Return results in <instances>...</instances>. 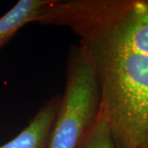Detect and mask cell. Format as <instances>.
<instances>
[{"label": "cell", "mask_w": 148, "mask_h": 148, "mask_svg": "<svg viewBox=\"0 0 148 148\" xmlns=\"http://www.w3.org/2000/svg\"><path fill=\"white\" fill-rule=\"evenodd\" d=\"M60 96L53 95L44 102L24 129L0 148H47Z\"/></svg>", "instance_id": "3"}, {"label": "cell", "mask_w": 148, "mask_h": 148, "mask_svg": "<svg viewBox=\"0 0 148 148\" xmlns=\"http://www.w3.org/2000/svg\"><path fill=\"white\" fill-rule=\"evenodd\" d=\"M77 148H119L113 138L106 111L101 106L94 124Z\"/></svg>", "instance_id": "5"}, {"label": "cell", "mask_w": 148, "mask_h": 148, "mask_svg": "<svg viewBox=\"0 0 148 148\" xmlns=\"http://www.w3.org/2000/svg\"><path fill=\"white\" fill-rule=\"evenodd\" d=\"M36 23L79 38L118 147L148 148V0H53Z\"/></svg>", "instance_id": "1"}, {"label": "cell", "mask_w": 148, "mask_h": 148, "mask_svg": "<svg viewBox=\"0 0 148 148\" xmlns=\"http://www.w3.org/2000/svg\"><path fill=\"white\" fill-rule=\"evenodd\" d=\"M50 2L51 0H19L0 16V49L24 26L36 22L43 8Z\"/></svg>", "instance_id": "4"}, {"label": "cell", "mask_w": 148, "mask_h": 148, "mask_svg": "<svg viewBox=\"0 0 148 148\" xmlns=\"http://www.w3.org/2000/svg\"><path fill=\"white\" fill-rule=\"evenodd\" d=\"M101 106L94 66L80 45L69 49L64 94L50 130L47 148H77L94 124Z\"/></svg>", "instance_id": "2"}]
</instances>
